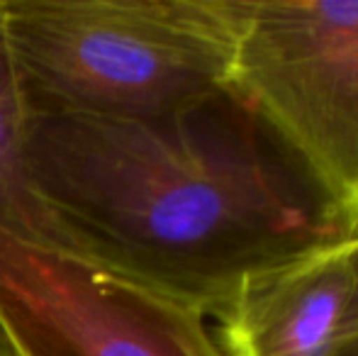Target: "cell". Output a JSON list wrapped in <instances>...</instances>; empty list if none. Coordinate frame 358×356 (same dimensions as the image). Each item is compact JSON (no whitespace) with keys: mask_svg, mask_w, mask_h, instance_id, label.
Listing matches in <instances>:
<instances>
[{"mask_svg":"<svg viewBox=\"0 0 358 356\" xmlns=\"http://www.w3.org/2000/svg\"><path fill=\"white\" fill-rule=\"evenodd\" d=\"M34 108L10 42L0 0V225L32 239L54 242V229L27 176V142Z\"/></svg>","mask_w":358,"mask_h":356,"instance_id":"8992f818","label":"cell"},{"mask_svg":"<svg viewBox=\"0 0 358 356\" xmlns=\"http://www.w3.org/2000/svg\"><path fill=\"white\" fill-rule=\"evenodd\" d=\"M356 273H358V254H356ZM324 356H358V283L344 327H341L336 342L331 344V349Z\"/></svg>","mask_w":358,"mask_h":356,"instance_id":"52a82bcc","label":"cell"},{"mask_svg":"<svg viewBox=\"0 0 358 356\" xmlns=\"http://www.w3.org/2000/svg\"><path fill=\"white\" fill-rule=\"evenodd\" d=\"M217 100L161 120L34 113L27 176L54 239L215 318L251 280L344 234Z\"/></svg>","mask_w":358,"mask_h":356,"instance_id":"6da1fadb","label":"cell"},{"mask_svg":"<svg viewBox=\"0 0 358 356\" xmlns=\"http://www.w3.org/2000/svg\"><path fill=\"white\" fill-rule=\"evenodd\" d=\"M229 100L300 164L358 234V0H239Z\"/></svg>","mask_w":358,"mask_h":356,"instance_id":"3957f363","label":"cell"},{"mask_svg":"<svg viewBox=\"0 0 358 356\" xmlns=\"http://www.w3.org/2000/svg\"><path fill=\"white\" fill-rule=\"evenodd\" d=\"M34 113L161 120L229 98L239 0H5Z\"/></svg>","mask_w":358,"mask_h":356,"instance_id":"7a4b0ae2","label":"cell"},{"mask_svg":"<svg viewBox=\"0 0 358 356\" xmlns=\"http://www.w3.org/2000/svg\"><path fill=\"white\" fill-rule=\"evenodd\" d=\"M358 234H336L251 280L215 315L224 356H324L356 295Z\"/></svg>","mask_w":358,"mask_h":356,"instance_id":"5b68a950","label":"cell"},{"mask_svg":"<svg viewBox=\"0 0 358 356\" xmlns=\"http://www.w3.org/2000/svg\"><path fill=\"white\" fill-rule=\"evenodd\" d=\"M0 334L15 356H224L203 310L3 225Z\"/></svg>","mask_w":358,"mask_h":356,"instance_id":"277c9868","label":"cell"}]
</instances>
